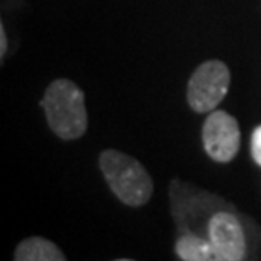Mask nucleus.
<instances>
[{
	"mask_svg": "<svg viewBox=\"0 0 261 261\" xmlns=\"http://www.w3.org/2000/svg\"><path fill=\"white\" fill-rule=\"evenodd\" d=\"M39 106L44 109L48 126L58 138L73 141L87 133L85 93L71 80L58 78L51 82Z\"/></svg>",
	"mask_w": 261,
	"mask_h": 261,
	"instance_id": "obj_1",
	"label": "nucleus"
},
{
	"mask_svg": "<svg viewBox=\"0 0 261 261\" xmlns=\"http://www.w3.org/2000/svg\"><path fill=\"white\" fill-rule=\"evenodd\" d=\"M98 166L109 189L122 203L141 207L149 202L153 195V180L136 158L116 149H106L100 153Z\"/></svg>",
	"mask_w": 261,
	"mask_h": 261,
	"instance_id": "obj_2",
	"label": "nucleus"
},
{
	"mask_svg": "<svg viewBox=\"0 0 261 261\" xmlns=\"http://www.w3.org/2000/svg\"><path fill=\"white\" fill-rule=\"evenodd\" d=\"M231 85V71L219 60L203 61L192 73L187 85V102L197 114H208L226 98Z\"/></svg>",
	"mask_w": 261,
	"mask_h": 261,
	"instance_id": "obj_3",
	"label": "nucleus"
},
{
	"mask_svg": "<svg viewBox=\"0 0 261 261\" xmlns=\"http://www.w3.org/2000/svg\"><path fill=\"white\" fill-rule=\"evenodd\" d=\"M202 143L207 156L217 163H229L236 158L241 144L238 119L226 111H212L203 122Z\"/></svg>",
	"mask_w": 261,
	"mask_h": 261,
	"instance_id": "obj_4",
	"label": "nucleus"
},
{
	"mask_svg": "<svg viewBox=\"0 0 261 261\" xmlns=\"http://www.w3.org/2000/svg\"><path fill=\"white\" fill-rule=\"evenodd\" d=\"M207 236L217 259L241 261L246 256V236L238 217L231 212H216L208 219Z\"/></svg>",
	"mask_w": 261,
	"mask_h": 261,
	"instance_id": "obj_5",
	"label": "nucleus"
},
{
	"mask_svg": "<svg viewBox=\"0 0 261 261\" xmlns=\"http://www.w3.org/2000/svg\"><path fill=\"white\" fill-rule=\"evenodd\" d=\"M15 261H65L66 256L53 241L33 236L20 241L14 253Z\"/></svg>",
	"mask_w": 261,
	"mask_h": 261,
	"instance_id": "obj_6",
	"label": "nucleus"
},
{
	"mask_svg": "<svg viewBox=\"0 0 261 261\" xmlns=\"http://www.w3.org/2000/svg\"><path fill=\"white\" fill-rule=\"evenodd\" d=\"M176 256L184 261H216L217 254L212 243L197 234H184L175 244Z\"/></svg>",
	"mask_w": 261,
	"mask_h": 261,
	"instance_id": "obj_7",
	"label": "nucleus"
},
{
	"mask_svg": "<svg viewBox=\"0 0 261 261\" xmlns=\"http://www.w3.org/2000/svg\"><path fill=\"white\" fill-rule=\"evenodd\" d=\"M251 156L256 165L261 166V124L251 133Z\"/></svg>",
	"mask_w": 261,
	"mask_h": 261,
	"instance_id": "obj_8",
	"label": "nucleus"
},
{
	"mask_svg": "<svg viewBox=\"0 0 261 261\" xmlns=\"http://www.w3.org/2000/svg\"><path fill=\"white\" fill-rule=\"evenodd\" d=\"M5 53H7V34H5V28L4 24L0 25V58H5Z\"/></svg>",
	"mask_w": 261,
	"mask_h": 261,
	"instance_id": "obj_9",
	"label": "nucleus"
}]
</instances>
